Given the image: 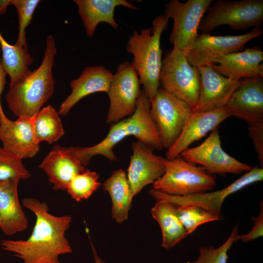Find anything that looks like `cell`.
<instances>
[{
  "label": "cell",
  "instance_id": "cell-1",
  "mask_svg": "<svg viewBox=\"0 0 263 263\" xmlns=\"http://www.w3.org/2000/svg\"><path fill=\"white\" fill-rule=\"evenodd\" d=\"M22 203L36 216L32 232L25 240H2V249L13 253L22 263H60V255L72 252L65 237L72 217L52 215L47 204L35 198H24Z\"/></svg>",
  "mask_w": 263,
  "mask_h": 263
},
{
  "label": "cell",
  "instance_id": "cell-2",
  "mask_svg": "<svg viewBox=\"0 0 263 263\" xmlns=\"http://www.w3.org/2000/svg\"><path fill=\"white\" fill-rule=\"evenodd\" d=\"M56 51L54 38L50 35L39 67L19 81L10 83L5 98L9 108L18 117H32L53 95V67Z\"/></svg>",
  "mask_w": 263,
  "mask_h": 263
},
{
  "label": "cell",
  "instance_id": "cell-3",
  "mask_svg": "<svg viewBox=\"0 0 263 263\" xmlns=\"http://www.w3.org/2000/svg\"><path fill=\"white\" fill-rule=\"evenodd\" d=\"M169 19L164 14L156 16L151 28L139 33L134 30L128 40L127 51L132 55L131 64L137 72L140 85L150 102L159 88V75L162 65L161 38L168 27Z\"/></svg>",
  "mask_w": 263,
  "mask_h": 263
},
{
  "label": "cell",
  "instance_id": "cell-4",
  "mask_svg": "<svg viewBox=\"0 0 263 263\" xmlns=\"http://www.w3.org/2000/svg\"><path fill=\"white\" fill-rule=\"evenodd\" d=\"M164 173L152 184V188L175 196H188L208 192L216 184L215 177L203 167L179 156L164 158Z\"/></svg>",
  "mask_w": 263,
  "mask_h": 263
},
{
  "label": "cell",
  "instance_id": "cell-5",
  "mask_svg": "<svg viewBox=\"0 0 263 263\" xmlns=\"http://www.w3.org/2000/svg\"><path fill=\"white\" fill-rule=\"evenodd\" d=\"M159 81L163 89L186 103L192 110L196 107L200 88L198 68L191 65L177 49L173 47L166 52Z\"/></svg>",
  "mask_w": 263,
  "mask_h": 263
},
{
  "label": "cell",
  "instance_id": "cell-6",
  "mask_svg": "<svg viewBox=\"0 0 263 263\" xmlns=\"http://www.w3.org/2000/svg\"><path fill=\"white\" fill-rule=\"evenodd\" d=\"M263 24V0H217L208 8L198 30L207 34L224 25L234 30H245Z\"/></svg>",
  "mask_w": 263,
  "mask_h": 263
},
{
  "label": "cell",
  "instance_id": "cell-7",
  "mask_svg": "<svg viewBox=\"0 0 263 263\" xmlns=\"http://www.w3.org/2000/svg\"><path fill=\"white\" fill-rule=\"evenodd\" d=\"M213 1V0H188L182 2L178 0H171L165 4L163 14L173 21L169 42L173 47L185 55L191 48L199 34L198 31L201 20Z\"/></svg>",
  "mask_w": 263,
  "mask_h": 263
},
{
  "label": "cell",
  "instance_id": "cell-8",
  "mask_svg": "<svg viewBox=\"0 0 263 263\" xmlns=\"http://www.w3.org/2000/svg\"><path fill=\"white\" fill-rule=\"evenodd\" d=\"M192 112L186 103L158 89L150 102V113L163 148L168 149L173 145Z\"/></svg>",
  "mask_w": 263,
  "mask_h": 263
},
{
  "label": "cell",
  "instance_id": "cell-9",
  "mask_svg": "<svg viewBox=\"0 0 263 263\" xmlns=\"http://www.w3.org/2000/svg\"><path fill=\"white\" fill-rule=\"evenodd\" d=\"M140 85L138 74L131 63L125 61L118 65L107 93L110 103L107 123H116L134 113Z\"/></svg>",
  "mask_w": 263,
  "mask_h": 263
},
{
  "label": "cell",
  "instance_id": "cell-10",
  "mask_svg": "<svg viewBox=\"0 0 263 263\" xmlns=\"http://www.w3.org/2000/svg\"><path fill=\"white\" fill-rule=\"evenodd\" d=\"M180 155L188 162L203 167L211 174H240L252 168L224 151L218 128L213 130L200 145L187 148Z\"/></svg>",
  "mask_w": 263,
  "mask_h": 263
},
{
  "label": "cell",
  "instance_id": "cell-11",
  "mask_svg": "<svg viewBox=\"0 0 263 263\" xmlns=\"http://www.w3.org/2000/svg\"><path fill=\"white\" fill-rule=\"evenodd\" d=\"M261 27L239 35L212 36L209 33L198 34L192 47L185 55L189 63L199 67L212 65L213 59L225 55L241 51L251 40L260 37Z\"/></svg>",
  "mask_w": 263,
  "mask_h": 263
},
{
  "label": "cell",
  "instance_id": "cell-12",
  "mask_svg": "<svg viewBox=\"0 0 263 263\" xmlns=\"http://www.w3.org/2000/svg\"><path fill=\"white\" fill-rule=\"evenodd\" d=\"M257 181L256 174L249 171L226 187L216 191L197 193L188 196H175L162 193L152 188L150 194L156 201H163L177 207L193 205L200 207L222 219V208L225 200L229 195Z\"/></svg>",
  "mask_w": 263,
  "mask_h": 263
},
{
  "label": "cell",
  "instance_id": "cell-13",
  "mask_svg": "<svg viewBox=\"0 0 263 263\" xmlns=\"http://www.w3.org/2000/svg\"><path fill=\"white\" fill-rule=\"evenodd\" d=\"M198 68L200 75V93L192 113L210 111L225 106L241 80L224 76L214 70L211 65Z\"/></svg>",
  "mask_w": 263,
  "mask_h": 263
},
{
  "label": "cell",
  "instance_id": "cell-14",
  "mask_svg": "<svg viewBox=\"0 0 263 263\" xmlns=\"http://www.w3.org/2000/svg\"><path fill=\"white\" fill-rule=\"evenodd\" d=\"M132 150L127 176L134 197L145 187L160 178L164 173L165 168L164 158L154 154L141 142H133Z\"/></svg>",
  "mask_w": 263,
  "mask_h": 263
},
{
  "label": "cell",
  "instance_id": "cell-15",
  "mask_svg": "<svg viewBox=\"0 0 263 263\" xmlns=\"http://www.w3.org/2000/svg\"><path fill=\"white\" fill-rule=\"evenodd\" d=\"M231 116L226 106L210 111L192 113L178 139L168 149L166 158L171 159L179 156L194 142L217 128L221 123Z\"/></svg>",
  "mask_w": 263,
  "mask_h": 263
},
{
  "label": "cell",
  "instance_id": "cell-16",
  "mask_svg": "<svg viewBox=\"0 0 263 263\" xmlns=\"http://www.w3.org/2000/svg\"><path fill=\"white\" fill-rule=\"evenodd\" d=\"M0 140L5 149L22 159L33 157L39 149L31 117L20 116L13 121L1 115Z\"/></svg>",
  "mask_w": 263,
  "mask_h": 263
},
{
  "label": "cell",
  "instance_id": "cell-17",
  "mask_svg": "<svg viewBox=\"0 0 263 263\" xmlns=\"http://www.w3.org/2000/svg\"><path fill=\"white\" fill-rule=\"evenodd\" d=\"M263 77L242 80L225 106L247 124L263 121Z\"/></svg>",
  "mask_w": 263,
  "mask_h": 263
},
{
  "label": "cell",
  "instance_id": "cell-18",
  "mask_svg": "<svg viewBox=\"0 0 263 263\" xmlns=\"http://www.w3.org/2000/svg\"><path fill=\"white\" fill-rule=\"evenodd\" d=\"M263 51L258 47L246 48L213 59L214 70L234 80L263 77Z\"/></svg>",
  "mask_w": 263,
  "mask_h": 263
},
{
  "label": "cell",
  "instance_id": "cell-19",
  "mask_svg": "<svg viewBox=\"0 0 263 263\" xmlns=\"http://www.w3.org/2000/svg\"><path fill=\"white\" fill-rule=\"evenodd\" d=\"M113 74L102 65L84 69L79 76L70 81L71 94L61 103L59 114L66 115L84 97L97 92L108 93Z\"/></svg>",
  "mask_w": 263,
  "mask_h": 263
},
{
  "label": "cell",
  "instance_id": "cell-20",
  "mask_svg": "<svg viewBox=\"0 0 263 263\" xmlns=\"http://www.w3.org/2000/svg\"><path fill=\"white\" fill-rule=\"evenodd\" d=\"M47 175L55 190H66L72 179L86 169L73 154L70 147L55 145L39 166Z\"/></svg>",
  "mask_w": 263,
  "mask_h": 263
},
{
  "label": "cell",
  "instance_id": "cell-21",
  "mask_svg": "<svg viewBox=\"0 0 263 263\" xmlns=\"http://www.w3.org/2000/svg\"><path fill=\"white\" fill-rule=\"evenodd\" d=\"M19 179L0 182V227L6 235L23 231L28 220L18 193Z\"/></svg>",
  "mask_w": 263,
  "mask_h": 263
},
{
  "label": "cell",
  "instance_id": "cell-22",
  "mask_svg": "<svg viewBox=\"0 0 263 263\" xmlns=\"http://www.w3.org/2000/svg\"><path fill=\"white\" fill-rule=\"evenodd\" d=\"M78 7L80 17L87 36L92 38L99 23L106 22L114 29L118 24L114 17L116 7L123 6L132 10L136 7L126 0H74Z\"/></svg>",
  "mask_w": 263,
  "mask_h": 263
},
{
  "label": "cell",
  "instance_id": "cell-23",
  "mask_svg": "<svg viewBox=\"0 0 263 263\" xmlns=\"http://www.w3.org/2000/svg\"><path fill=\"white\" fill-rule=\"evenodd\" d=\"M128 118L132 127L133 136L139 142L152 150H160L163 148L150 115L149 99L143 90H141L134 113Z\"/></svg>",
  "mask_w": 263,
  "mask_h": 263
},
{
  "label": "cell",
  "instance_id": "cell-24",
  "mask_svg": "<svg viewBox=\"0 0 263 263\" xmlns=\"http://www.w3.org/2000/svg\"><path fill=\"white\" fill-rule=\"evenodd\" d=\"M126 118L113 124L106 136L100 142L92 147H71V150L80 164L87 165L92 157L101 155L113 161L117 159L113 148L128 136H132Z\"/></svg>",
  "mask_w": 263,
  "mask_h": 263
},
{
  "label": "cell",
  "instance_id": "cell-25",
  "mask_svg": "<svg viewBox=\"0 0 263 263\" xmlns=\"http://www.w3.org/2000/svg\"><path fill=\"white\" fill-rule=\"evenodd\" d=\"M151 214L161 227L162 246L165 249H169L174 246L187 237L175 205L166 201H156L151 209Z\"/></svg>",
  "mask_w": 263,
  "mask_h": 263
},
{
  "label": "cell",
  "instance_id": "cell-26",
  "mask_svg": "<svg viewBox=\"0 0 263 263\" xmlns=\"http://www.w3.org/2000/svg\"><path fill=\"white\" fill-rule=\"evenodd\" d=\"M104 189L109 193L112 200V216L118 224L128 219L133 196L126 171L118 169L105 181Z\"/></svg>",
  "mask_w": 263,
  "mask_h": 263
},
{
  "label": "cell",
  "instance_id": "cell-27",
  "mask_svg": "<svg viewBox=\"0 0 263 263\" xmlns=\"http://www.w3.org/2000/svg\"><path fill=\"white\" fill-rule=\"evenodd\" d=\"M0 45L2 52L0 63L9 76L10 83L19 81L31 73L29 66L33 59L28 50L8 43L0 33Z\"/></svg>",
  "mask_w": 263,
  "mask_h": 263
},
{
  "label": "cell",
  "instance_id": "cell-28",
  "mask_svg": "<svg viewBox=\"0 0 263 263\" xmlns=\"http://www.w3.org/2000/svg\"><path fill=\"white\" fill-rule=\"evenodd\" d=\"M59 114L54 107L48 105L31 117L38 142L46 141L52 144L64 135V130Z\"/></svg>",
  "mask_w": 263,
  "mask_h": 263
},
{
  "label": "cell",
  "instance_id": "cell-29",
  "mask_svg": "<svg viewBox=\"0 0 263 263\" xmlns=\"http://www.w3.org/2000/svg\"><path fill=\"white\" fill-rule=\"evenodd\" d=\"M99 175L95 172L86 169L75 175L69 183L66 190L71 197L77 202L89 198L101 185Z\"/></svg>",
  "mask_w": 263,
  "mask_h": 263
},
{
  "label": "cell",
  "instance_id": "cell-30",
  "mask_svg": "<svg viewBox=\"0 0 263 263\" xmlns=\"http://www.w3.org/2000/svg\"><path fill=\"white\" fill-rule=\"evenodd\" d=\"M176 207L178 218L188 235L204 224L219 220L214 214L197 206Z\"/></svg>",
  "mask_w": 263,
  "mask_h": 263
},
{
  "label": "cell",
  "instance_id": "cell-31",
  "mask_svg": "<svg viewBox=\"0 0 263 263\" xmlns=\"http://www.w3.org/2000/svg\"><path fill=\"white\" fill-rule=\"evenodd\" d=\"M30 177L22 159L0 146V182L25 180Z\"/></svg>",
  "mask_w": 263,
  "mask_h": 263
},
{
  "label": "cell",
  "instance_id": "cell-32",
  "mask_svg": "<svg viewBox=\"0 0 263 263\" xmlns=\"http://www.w3.org/2000/svg\"><path fill=\"white\" fill-rule=\"evenodd\" d=\"M239 229L235 225L227 239L219 247L211 245L199 247V255L194 261L186 263H227L228 252L233 244L238 241Z\"/></svg>",
  "mask_w": 263,
  "mask_h": 263
},
{
  "label": "cell",
  "instance_id": "cell-33",
  "mask_svg": "<svg viewBox=\"0 0 263 263\" xmlns=\"http://www.w3.org/2000/svg\"><path fill=\"white\" fill-rule=\"evenodd\" d=\"M39 0H12L17 10L19 21V33L16 44L28 50L26 29L30 24Z\"/></svg>",
  "mask_w": 263,
  "mask_h": 263
},
{
  "label": "cell",
  "instance_id": "cell-34",
  "mask_svg": "<svg viewBox=\"0 0 263 263\" xmlns=\"http://www.w3.org/2000/svg\"><path fill=\"white\" fill-rule=\"evenodd\" d=\"M248 124V134L251 138L260 167L263 168V121Z\"/></svg>",
  "mask_w": 263,
  "mask_h": 263
},
{
  "label": "cell",
  "instance_id": "cell-35",
  "mask_svg": "<svg viewBox=\"0 0 263 263\" xmlns=\"http://www.w3.org/2000/svg\"><path fill=\"white\" fill-rule=\"evenodd\" d=\"M260 213L257 217H252L253 225L251 230L247 233L239 235L238 240L243 243H247L256 240L263 235V205L261 202Z\"/></svg>",
  "mask_w": 263,
  "mask_h": 263
},
{
  "label": "cell",
  "instance_id": "cell-36",
  "mask_svg": "<svg viewBox=\"0 0 263 263\" xmlns=\"http://www.w3.org/2000/svg\"><path fill=\"white\" fill-rule=\"evenodd\" d=\"M7 75V74L5 70L0 63V111L2 113L4 112L0 103V95L4 90V86L6 84V78Z\"/></svg>",
  "mask_w": 263,
  "mask_h": 263
},
{
  "label": "cell",
  "instance_id": "cell-37",
  "mask_svg": "<svg viewBox=\"0 0 263 263\" xmlns=\"http://www.w3.org/2000/svg\"><path fill=\"white\" fill-rule=\"evenodd\" d=\"M12 4V0H0V15L6 11L8 6Z\"/></svg>",
  "mask_w": 263,
  "mask_h": 263
},
{
  "label": "cell",
  "instance_id": "cell-38",
  "mask_svg": "<svg viewBox=\"0 0 263 263\" xmlns=\"http://www.w3.org/2000/svg\"><path fill=\"white\" fill-rule=\"evenodd\" d=\"M91 246L95 263H105L104 261L98 256L96 251L92 243H91Z\"/></svg>",
  "mask_w": 263,
  "mask_h": 263
},
{
  "label": "cell",
  "instance_id": "cell-39",
  "mask_svg": "<svg viewBox=\"0 0 263 263\" xmlns=\"http://www.w3.org/2000/svg\"><path fill=\"white\" fill-rule=\"evenodd\" d=\"M4 114V113H1L0 111V120H1V115L2 114Z\"/></svg>",
  "mask_w": 263,
  "mask_h": 263
}]
</instances>
